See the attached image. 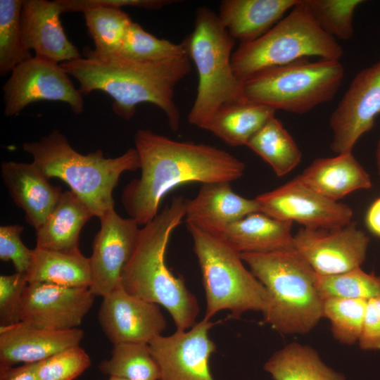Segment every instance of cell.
<instances>
[{
  "label": "cell",
  "instance_id": "obj_1",
  "mask_svg": "<svg viewBox=\"0 0 380 380\" xmlns=\"http://www.w3.org/2000/svg\"><path fill=\"white\" fill-rule=\"evenodd\" d=\"M134 141L141 176L124 188L121 201L139 226L158 214L162 200L176 187L194 182H231L245 172L241 160L208 144L176 141L148 129H138Z\"/></svg>",
  "mask_w": 380,
  "mask_h": 380
},
{
  "label": "cell",
  "instance_id": "obj_2",
  "mask_svg": "<svg viewBox=\"0 0 380 380\" xmlns=\"http://www.w3.org/2000/svg\"><path fill=\"white\" fill-rule=\"evenodd\" d=\"M82 52L84 58L61 63L78 81L82 95L94 91L107 94L113 100V112L126 120L134 117L139 104L152 103L164 112L172 130L179 129L181 115L175 90L191 70L187 55L142 61L117 54L99 55L89 46Z\"/></svg>",
  "mask_w": 380,
  "mask_h": 380
},
{
  "label": "cell",
  "instance_id": "obj_3",
  "mask_svg": "<svg viewBox=\"0 0 380 380\" xmlns=\"http://www.w3.org/2000/svg\"><path fill=\"white\" fill-rule=\"evenodd\" d=\"M185 215L186 198L175 196L140 228L134 250L121 275V286L127 293L163 306L179 331L191 328L199 313L196 296L165 260L170 236Z\"/></svg>",
  "mask_w": 380,
  "mask_h": 380
},
{
  "label": "cell",
  "instance_id": "obj_4",
  "mask_svg": "<svg viewBox=\"0 0 380 380\" xmlns=\"http://www.w3.org/2000/svg\"><path fill=\"white\" fill-rule=\"evenodd\" d=\"M240 256L267 293L263 322L284 334H306L323 317L317 273L296 250L241 253Z\"/></svg>",
  "mask_w": 380,
  "mask_h": 380
},
{
  "label": "cell",
  "instance_id": "obj_5",
  "mask_svg": "<svg viewBox=\"0 0 380 380\" xmlns=\"http://www.w3.org/2000/svg\"><path fill=\"white\" fill-rule=\"evenodd\" d=\"M23 148L48 179L65 182L99 218L114 208L113 191L121 175L140 168L135 148L115 158H105L99 149L84 155L57 129L38 141L23 143Z\"/></svg>",
  "mask_w": 380,
  "mask_h": 380
},
{
  "label": "cell",
  "instance_id": "obj_6",
  "mask_svg": "<svg viewBox=\"0 0 380 380\" xmlns=\"http://www.w3.org/2000/svg\"><path fill=\"white\" fill-rule=\"evenodd\" d=\"M182 42L198 75L188 121L203 129L221 107L243 98V82L236 76L232 65L235 39L217 14L208 7H200L196 11L194 30Z\"/></svg>",
  "mask_w": 380,
  "mask_h": 380
},
{
  "label": "cell",
  "instance_id": "obj_7",
  "mask_svg": "<svg viewBox=\"0 0 380 380\" xmlns=\"http://www.w3.org/2000/svg\"><path fill=\"white\" fill-rule=\"evenodd\" d=\"M200 267L205 295L203 319L210 320L221 310L239 319L246 311L262 312L267 301L265 286L243 264L240 253L217 237L186 223Z\"/></svg>",
  "mask_w": 380,
  "mask_h": 380
},
{
  "label": "cell",
  "instance_id": "obj_8",
  "mask_svg": "<svg viewBox=\"0 0 380 380\" xmlns=\"http://www.w3.org/2000/svg\"><path fill=\"white\" fill-rule=\"evenodd\" d=\"M343 50L336 39L315 23L303 0L258 39L241 43L234 51L232 65L244 82L255 74L310 56L338 60Z\"/></svg>",
  "mask_w": 380,
  "mask_h": 380
},
{
  "label": "cell",
  "instance_id": "obj_9",
  "mask_svg": "<svg viewBox=\"0 0 380 380\" xmlns=\"http://www.w3.org/2000/svg\"><path fill=\"white\" fill-rule=\"evenodd\" d=\"M307 58L263 70L243 82V97L274 110L309 112L331 101L345 75L338 60Z\"/></svg>",
  "mask_w": 380,
  "mask_h": 380
},
{
  "label": "cell",
  "instance_id": "obj_10",
  "mask_svg": "<svg viewBox=\"0 0 380 380\" xmlns=\"http://www.w3.org/2000/svg\"><path fill=\"white\" fill-rule=\"evenodd\" d=\"M2 90L6 116H15L41 101L65 103L77 115L84 110L83 95L61 64L35 56L12 70Z\"/></svg>",
  "mask_w": 380,
  "mask_h": 380
},
{
  "label": "cell",
  "instance_id": "obj_11",
  "mask_svg": "<svg viewBox=\"0 0 380 380\" xmlns=\"http://www.w3.org/2000/svg\"><path fill=\"white\" fill-rule=\"evenodd\" d=\"M260 212L282 221L296 222L310 229H331L351 222L353 210L331 201L297 177L272 191L258 195Z\"/></svg>",
  "mask_w": 380,
  "mask_h": 380
},
{
  "label": "cell",
  "instance_id": "obj_12",
  "mask_svg": "<svg viewBox=\"0 0 380 380\" xmlns=\"http://www.w3.org/2000/svg\"><path fill=\"white\" fill-rule=\"evenodd\" d=\"M380 113V59L360 71L329 118L331 149L352 152L359 139L371 130Z\"/></svg>",
  "mask_w": 380,
  "mask_h": 380
},
{
  "label": "cell",
  "instance_id": "obj_13",
  "mask_svg": "<svg viewBox=\"0 0 380 380\" xmlns=\"http://www.w3.org/2000/svg\"><path fill=\"white\" fill-rule=\"evenodd\" d=\"M216 324L203 319L189 331L151 340L148 346L160 370L158 380H215L209 360L217 348L208 332Z\"/></svg>",
  "mask_w": 380,
  "mask_h": 380
},
{
  "label": "cell",
  "instance_id": "obj_14",
  "mask_svg": "<svg viewBox=\"0 0 380 380\" xmlns=\"http://www.w3.org/2000/svg\"><path fill=\"white\" fill-rule=\"evenodd\" d=\"M295 249L319 275H334L361 267L369 236L350 222L331 229L301 228L293 235Z\"/></svg>",
  "mask_w": 380,
  "mask_h": 380
},
{
  "label": "cell",
  "instance_id": "obj_15",
  "mask_svg": "<svg viewBox=\"0 0 380 380\" xmlns=\"http://www.w3.org/2000/svg\"><path fill=\"white\" fill-rule=\"evenodd\" d=\"M99 219L101 227L89 258V289L95 296L102 297L121 286L122 272L134 250L140 228L134 220L120 217L115 208Z\"/></svg>",
  "mask_w": 380,
  "mask_h": 380
},
{
  "label": "cell",
  "instance_id": "obj_16",
  "mask_svg": "<svg viewBox=\"0 0 380 380\" xmlns=\"http://www.w3.org/2000/svg\"><path fill=\"white\" fill-rule=\"evenodd\" d=\"M94 297L89 288L28 284L23 299L21 322L49 330L76 329L94 305Z\"/></svg>",
  "mask_w": 380,
  "mask_h": 380
},
{
  "label": "cell",
  "instance_id": "obj_17",
  "mask_svg": "<svg viewBox=\"0 0 380 380\" xmlns=\"http://www.w3.org/2000/svg\"><path fill=\"white\" fill-rule=\"evenodd\" d=\"M102 298L98 319L113 345L148 343L166 328L159 305L134 296L121 286Z\"/></svg>",
  "mask_w": 380,
  "mask_h": 380
},
{
  "label": "cell",
  "instance_id": "obj_18",
  "mask_svg": "<svg viewBox=\"0 0 380 380\" xmlns=\"http://www.w3.org/2000/svg\"><path fill=\"white\" fill-rule=\"evenodd\" d=\"M56 1L23 0L20 29L25 48L35 56L62 63L82 57L62 27Z\"/></svg>",
  "mask_w": 380,
  "mask_h": 380
},
{
  "label": "cell",
  "instance_id": "obj_19",
  "mask_svg": "<svg viewBox=\"0 0 380 380\" xmlns=\"http://www.w3.org/2000/svg\"><path fill=\"white\" fill-rule=\"evenodd\" d=\"M84 331L79 329L49 330L22 322L0 327V366L39 362L71 347L80 346Z\"/></svg>",
  "mask_w": 380,
  "mask_h": 380
},
{
  "label": "cell",
  "instance_id": "obj_20",
  "mask_svg": "<svg viewBox=\"0 0 380 380\" xmlns=\"http://www.w3.org/2000/svg\"><path fill=\"white\" fill-rule=\"evenodd\" d=\"M1 175L14 203L25 213L27 222L37 229L57 205L63 193L32 163L4 161Z\"/></svg>",
  "mask_w": 380,
  "mask_h": 380
},
{
  "label": "cell",
  "instance_id": "obj_21",
  "mask_svg": "<svg viewBox=\"0 0 380 380\" xmlns=\"http://www.w3.org/2000/svg\"><path fill=\"white\" fill-rule=\"evenodd\" d=\"M292 225L256 212L208 232L239 253H270L295 249Z\"/></svg>",
  "mask_w": 380,
  "mask_h": 380
},
{
  "label": "cell",
  "instance_id": "obj_22",
  "mask_svg": "<svg viewBox=\"0 0 380 380\" xmlns=\"http://www.w3.org/2000/svg\"><path fill=\"white\" fill-rule=\"evenodd\" d=\"M231 182H210L201 184L196 196L186 199V223L210 231L260 212L258 203L235 193Z\"/></svg>",
  "mask_w": 380,
  "mask_h": 380
},
{
  "label": "cell",
  "instance_id": "obj_23",
  "mask_svg": "<svg viewBox=\"0 0 380 380\" xmlns=\"http://www.w3.org/2000/svg\"><path fill=\"white\" fill-rule=\"evenodd\" d=\"M296 177L318 194L336 202L355 191L372 186L370 176L352 152L317 158Z\"/></svg>",
  "mask_w": 380,
  "mask_h": 380
},
{
  "label": "cell",
  "instance_id": "obj_24",
  "mask_svg": "<svg viewBox=\"0 0 380 380\" xmlns=\"http://www.w3.org/2000/svg\"><path fill=\"white\" fill-rule=\"evenodd\" d=\"M300 0H224L219 19L240 44L254 41L274 26Z\"/></svg>",
  "mask_w": 380,
  "mask_h": 380
},
{
  "label": "cell",
  "instance_id": "obj_25",
  "mask_svg": "<svg viewBox=\"0 0 380 380\" xmlns=\"http://www.w3.org/2000/svg\"><path fill=\"white\" fill-rule=\"evenodd\" d=\"M93 216L90 209L73 191L63 192L49 216L36 229L35 247L57 251L79 249L80 232Z\"/></svg>",
  "mask_w": 380,
  "mask_h": 380
},
{
  "label": "cell",
  "instance_id": "obj_26",
  "mask_svg": "<svg viewBox=\"0 0 380 380\" xmlns=\"http://www.w3.org/2000/svg\"><path fill=\"white\" fill-rule=\"evenodd\" d=\"M26 274L29 284L46 283L89 289L91 284L89 258L80 249L57 251L35 247Z\"/></svg>",
  "mask_w": 380,
  "mask_h": 380
},
{
  "label": "cell",
  "instance_id": "obj_27",
  "mask_svg": "<svg viewBox=\"0 0 380 380\" xmlns=\"http://www.w3.org/2000/svg\"><path fill=\"white\" fill-rule=\"evenodd\" d=\"M274 109L242 98L221 107L204 125L205 129L231 146H246L272 118Z\"/></svg>",
  "mask_w": 380,
  "mask_h": 380
},
{
  "label": "cell",
  "instance_id": "obj_28",
  "mask_svg": "<svg viewBox=\"0 0 380 380\" xmlns=\"http://www.w3.org/2000/svg\"><path fill=\"white\" fill-rule=\"evenodd\" d=\"M263 368L273 380H346L325 365L315 349L296 342L276 351Z\"/></svg>",
  "mask_w": 380,
  "mask_h": 380
},
{
  "label": "cell",
  "instance_id": "obj_29",
  "mask_svg": "<svg viewBox=\"0 0 380 380\" xmlns=\"http://www.w3.org/2000/svg\"><path fill=\"white\" fill-rule=\"evenodd\" d=\"M246 146L269 164L279 177L289 173L302 158L293 138L275 116L250 139Z\"/></svg>",
  "mask_w": 380,
  "mask_h": 380
},
{
  "label": "cell",
  "instance_id": "obj_30",
  "mask_svg": "<svg viewBox=\"0 0 380 380\" xmlns=\"http://www.w3.org/2000/svg\"><path fill=\"white\" fill-rule=\"evenodd\" d=\"M83 13L94 51L104 56L117 53L132 22L127 13L120 8L100 5L88 7Z\"/></svg>",
  "mask_w": 380,
  "mask_h": 380
},
{
  "label": "cell",
  "instance_id": "obj_31",
  "mask_svg": "<svg viewBox=\"0 0 380 380\" xmlns=\"http://www.w3.org/2000/svg\"><path fill=\"white\" fill-rule=\"evenodd\" d=\"M110 376L127 380H158L160 370L148 343H123L113 345L111 356L99 365Z\"/></svg>",
  "mask_w": 380,
  "mask_h": 380
},
{
  "label": "cell",
  "instance_id": "obj_32",
  "mask_svg": "<svg viewBox=\"0 0 380 380\" xmlns=\"http://www.w3.org/2000/svg\"><path fill=\"white\" fill-rule=\"evenodd\" d=\"M23 0H0V75L5 76L32 58L23 42L20 13Z\"/></svg>",
  "mask_w": 380,
  "mask_h": 380
},
{
  "label": "cell",
  "instance_id": "obj_33",
  "mask_svg": "<svg viewBox=\"0 0 380 380\" xmlns=\"http://www.w3.org/2000/svg\"><path fill=\"white\" fill-rule=\"evenodd\" d=\"M315 286L324 300L331 298L368 300L380 296V276L358 267L334 275L316 274Z\"/></svg>",
  "mask_w": 380,
  "mask_h": 380
},
{
  "label": "cell",
  "instance_id": "obj_34",
  "mask_svg": "<svg viewBox=\"0 0 380 380\" xmlns=\"http://www.w3.org/2000/svg\"><path fill=\"white\" fill-rule=\"evenodd\" d=\"M115 54L137 61H153L186 56L187 52L183 42L176 44L159 39L132 21Z\"/></svg>",
  "mask_w": 380,
  "mask_h": 380
},
{
  "label": "cell",
  "instance_id": "obj_35",
  "mask_svg": "<svg viewBox=\"0 0 380 380\" xmlns=\"http://www.w3.org/2000/svg\"><path fill=\"white\" fill-rule=\"evenodd\" d=\"M366 300L331 298L323 301V317L331 323L332 334L339 343L352 345L360 337Z\"/></svg>",
  "mask_w": 380,
  "mask_h": 380
},
{
  "label": "cell",
  "instance_id": "obj_36",
  "mask_svg": "<svg viewBox=\"0 0 380 380\" xmlns=\"http://www.w3.org/2000/svg\"><path fill=\"white\" fill-rule=\"evenodd\" d=\"M362 0H303L312 18L327 34L348 40L354 33L353 16Z\"/></svg>",
  "mask_w": 380,
  "mask_h": 380
},
{
  "label": "cell",
  "instance_id": "obj_37",
  "mask_svg": "<svg viewBox=\"0 0 380 380\" xmlns=\"http://www.w3.org/2000/svg\"><path fill=\"white\" fill-rule=\"evenodd\" d=\"M90 365L89 355L77 346L35 363V369L39 380H73Z\"/></svg>",
  "mask_w": 380,
  "mask_h": 380
},
{
  "label": "cell",
  "instance_id": "obj_38",
  "mask_svg": "<svg viewBox=\"0 0 380 380\" xmlns=\"http://www.w3.org/2000/svg\"><path fill=\"white\" fill-rule=\"evenodd\" d=\"M28 284L26 273L0 276V327L21 322L23 299Z\"/></svg>",
  "mask_w": 380,
  "mask_h": 380
},
{
  "label": "cell",
  "instance_id": "obj_39",
  "mask_svg": "<svg viewBox=\"0 0 380 380\" xmlns=\"http://www.w3.org/2000/svg\"><path fill=\"white\" fill-rule=\"evenodd\" d=\"M24 227L20 224L0 227V259L11 261L15 272L27 273L31 262L32 249H29L21 240Z\"/></svg>",
  "mask_w": 380,
  "mask_h": 380
},
{
  "label": "cell",
  "instance_id": "obj_40",
  "mask_svg": "<svg viewBox=\"0 0 380 380\" xmlns=\"http://www.w3.org/2000/svg\"><path fill=\"white\" fill-rule=\"evenodd\" d=\"M62 13L82 12L91 6L100 5L122 8L125 6L158 10L177 1L168 0H57Z\"/></svg>",
  "mask_w": 380,
  "mask_h": 380
},
{
  "label": "cell",
  "instance_id": "obj_41",
  "mask_svg": "<svg viewBox=\"0 0 380 380\" xmlns=\"http://www.w3.org/2000/svg\"><path fill=\"white\" fill-rule=\"evenodd\" d=\"M365 350H380V296L367 300L362 331L358 340Z\"/></svg>",
  "mask_w": 380,
  "mask_h": 380
},
{
  "label": "cell",
  "instance_id": "obj_42",
  "mask_svg": "<svg viewBox=\"0 0 380 380\" xmlns=\"http://www.w3.org/2000/svg\"><path fill=\"white\" fill-rule=\"evenodd\" d=\"M0 380H39L35 363L20 366H0Z\"/></svg>",
  "mask_w": 380,
  "mask_h": 380
},
{
  "label": "cell",
  "instance_id": "obj_43",
  "mask_svg": "<svg viewBox=\"0 0 380 380\" xmlns=\"http://www.w3.org/2000/svg\"><path fill=\"white\" fill-rule=\"evenodd\" d=\"M365 223L371 233L380 237V198L376 199L368 208Z\"/></svg>",
  "mask_w": 380,
  "mask_h": 380
},
{
  "label": "cell",
  "instance_id": "obj_44",
  "mask_svg": "<svg viewBox=\"0 0 380 380\" xmlns=\"http://www.w3.org/2000/svg\"><path fill=\"white\" fill-rule=\"evenodd\" d=\"M376 161L379 174L380 175V139L378 141L376 149Z\"/></svg>",
  "mask_w": 380,
  "mask_h": 380
},
{
  "label": "cell",
  "instance_id": "obj_45",
  "mask_svg": "<svg viewBox=\"0 0 380 380\" xmlns=\"http://www.w3.org/2000/svg\"><path fill=\"white\" fill-rule=\"evenodd\" d=\"M107 380H127L125 379L116 377V376H110Z\"/></svg>",
  "mask_w": 380,
  "mask_h": 380
}]
</instances>
